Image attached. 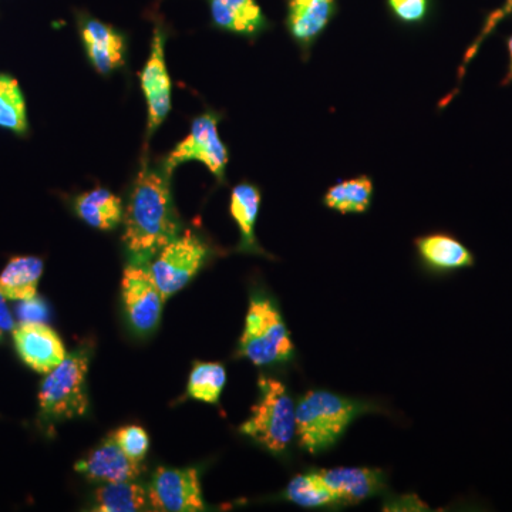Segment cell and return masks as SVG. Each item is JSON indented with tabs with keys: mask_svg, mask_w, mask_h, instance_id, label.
Instances as JSON below:
<instances>
[{
	"mask_svg": "<svg viewBox=\"0 0 512 512\" xmlns=\"http://www.w3.org/2000/svg\"><path fill=\"white\" fill-rule=\"evenodd\" d=\"M168 178L144 163L134 180L123 218V242L133 262H151L180 234Z\"/></svg>",
	"mask_w": 512,
	"mask_h": 512,
	"instance_id": "6da1fadb",
	"label": "cell"
},
{
	"mask_svg": "<svg viewBox=\"0 0 512 512\" xmlns=\"http://www.w3.org/2000/svg\"><path fill=\"white\" fill-rule=\"evenodd\" d=\"M366 410V404L328 392L311 390L296 406V437L309 454L323 453L338 443L349 424Z\"/></svg>",
	"mask_w": 512,
	"mask_h": 512,
	"instance_id": "7a4b0ae2",
	"label": "cell"
},
{
	"mask_svg": "<svg viewBox=\"0 0 512 512\" xmlns=\"http://www.w3.org/2000/svg\"><path fill=\"white\" fill-rule=\"evenodd\" d=\"M258 387V402L239 431L271 453H285L296 436L295 403L281 380L261 376Z\"/></svg>",
	"mask_w": 512,
	"mask_h": 512,
	"instance_id": "3957f363",
	"label": "cell"
},
{
	"mask_svg": "<svg viewBox=\"0 0 512 512\" xmlns=\"http://www.w3.org/2000/svg\"><path fill=\"white\" fill-rule=\"evenodd\" d=\"M238 355L259 367L284 363L293 356L291 335L278 306L261 293L249 301Z\"/></svg>",
	"mask_w": 512,
	"mask_h": 512,
	"instance_id": "277c9868",
	"label": "cell"
},
{
	"mask_svg": "<svg viewBox=\"0 0 512 512\" xmlns=\"http://www.w3.org/2000/svg\"><path fill=\"white\" fill-rule=\"evenodd\" d=\"M89 356L74 352L47 373L39 390L40 416L46 420H70L86 414L89 399L86 394V376Z\"/></svg>",
	"mask_w": 512,
	"mask_h": 512,
	"instance_id": "5b68a950",
	"label": "cell"
},
{
	"mask_svg": "<svg viewBox=\"0 0 512 512\" xmlns=\"http://www.w3.org/2000/svg\"><path fill=\"white\" fill-rule=\"evenodd\" d=\"M207 255V245L192 231L180 232L158 252L150 269L164 301L190 284L204 265Z\"/></svg>",
	"mask_w": 512,
	"mask_h": 512,
	"instance_id": "8992f818",
	"label": "cell"
},
{
	"mask_svg": "<svg viewBox=\"0 0 512 512\" xmlns=\"http://www.w3.org/2000/svg\"><path fill=\"white\" fill-rule=\"evenodd\" d=\"M220 117L214 113H205L192 121L187 137L174 148L164 163V173L170 177L178 165L188 161L204 164L218 181H224L229 161L228 148L221 140L218 131Z\"/></svg>",
	"mask_w": 512,
	"mask_h": 512,
	"instance_id": "52a82bcc",
	"label": "cell"
},
{
	"mask_svg": "<svg viewBox=\"0 0 512 512\" xmlns=\"http://www.w3.org/2000/svg\"><path fill=\"white\" fill-rule=\"evenodd\" d=\"M121 293L131 328L138 335H150L160 323L165 302L151 274L150 262H133L124 269Z\"/></svg>",
	"mask_w": 512,
	"mask_h": 512,
	"instance_id": "ba28073f",
	"label": "cell"
},
{
	"mask_svg": "<svg viewBox=\"0 0 512 512\" xmlns=\"http://www.w3.org/2000/svg\"><path fill=\"white\" fill-rule=\"evenodd\" d=\"M148 500L160 511L204 510L198 471L195 468H158L148 490Z\"/></svg>",
	"mask_w": 512,
	"mask_h": 512,
	"instance_id": "9c48e42d",
	"label": "cell"
},
{
	"mask_svg": "<svg viewBox=\"0 0 512 512\" xmlns=\"http://www.w3.org/2000/svg\"><path fill=\"white\" fill-rule=\"evenodd\" d=\"M13 342L20 359L43 375L52 372L67 356L62 339L47 323L20 322L13 329Z\"/></svg>",
	"mask_w": 512,
	"mask_h": 512,
	"instance_id": "30bf717a",
	"label": "cell"
},
{
	"mask_svg": "<svg viewBox=\"0 0 512 512\" xmlns=\"http://www.w3.org/2000/svg\"><path fill=\"white\" fill-rule=\"evenodd\" d=\"M141 89L148 107V133H154L171 111V79L164 56V35L156 29L151 52L141 72Z\"/></svg>",
	"mask_w": 512,
	"mask_h": 512,
	"instance_id": "8fae6325",
	"label": "cell"
},
{
	"mask_svg": "<svg viewBox=\"0 0 512 512\" xmlns=\"http://www.w3.org/2000/svg\"><path fill=\"white\" fill-rule=\"evenodd\" d=\"M323 483L338 498L339 505L363 503L379 494L386 485L382 470L363 467H336L318 470Z\"/></svg>",
	"mask_w": 512,
	"mask_h": 512,
	"instance_id": "7c38bea8",
	"label": "cell"
},
{
	"mask_svg": "<svg viewBox=\"0 0 512 512\" xmlns=\"http://www.w3.org/2000/svg\"><path fill=\"white\" fill-rule=\"evenodd\" d=\"M74 468L89 480L103 484L136 480L141 473L140 463L131 460L113 436L93 450L89 457L79 461Z\"/></svg>",
	"mask_w": 512,
	"mask_h": 512,
	"instance_id": "4fadbf2b",
	"label": "cell"
},
{
	"mask_svg": "<svg viewBox=\"0 0 512 512\" xmlns=\"http://www.w3.org/2000/svg\"><path fill=\"white\" fill-rule=\"evenodd\" d=\"M82 39L90 63L100 74H109L123 66L126 42L116 29L90 19L82 26Z\"/></svg>",
	"mask_w": 512,
	"mask_h": 512,
	"instance_id": "5bb4252c",
	"label": "cell"
},
{
	"mask_svg": "<svg viewBox=\"0 0 512 512\" xmlns=\"http://www.w3.org/2000/svg\"><path fill=\"white\" fill-rule=\"evenodd\" d=\"M45 264L37 256H15L0 274V292L9 301L36 298Z\"/></svg>",
	"mask_w": 512,
	"mask_h": 512,
	"instance_id": "9a60e30c",
	"label": "cell"
},
{
	"mask_svg": "<svg viewBox=\"0 0 512 512\" xmlns=\"http://www.w3.org/2000/svg\"><path fill=\"white\" fill-rule=\"evenodd\" d=\"M424 264L436 271H456L474 265V256L458 239L447 234H431L416 239Z\"/></svg>",
	"mask_w": 512,
	"mask_h": 512,
	"instance_id": "2e32d148",
	"label": "cell"
},
{
	"mask_svg": "<svg viewBox=\"0 0 512 512\" xmlns=\"http://www.w3.org/2000/svg\"><path fill=\"white\" fill-rule=\"evenodd\" d=\"M74 210L80 220L100 231L119 227L124 218L123 202L106 188L84 192L74 202Z\"/></svg>",
	"mask_w": 512,
	"mask_h": 512,
	"instance_id": "e0dca14e",
	"label": "cell"
},
{
	"mask_svg": "<svg viewBox=\"0 0 512 512\" xmlns=\"http://www.w3.org/2000/svg\"><path fill=\"white\" fill-rule=\"evenodd\" d=\"M211 15L218 28L254 36L265 28V18L256 0H211Z\"/></svg>",
	"mask_w": 512,
	"mask_h": 512,
	"instance_id": "ac0fdd59",
	"label": "cell"
},
{
	"mask_svg": "<svg viewBox=\"0 0 512 512\" xmlns=\"http://www.w3.org/2000/svg\"><path fill=\"white\" fill-rule=\"evenodd\" d=\"M333 0H291L288 28L303 47L311 45L332 18Z\"/></svg>",
	"mask_w": 512,
	"mask_h": 512,
	"instance_id": "d6986e66",
	"label": "cell"
},
{
	"mask_svg": "<svg viewBox=\"0 0 512 512\" xmlns=\"http://www.w3.org/2000/svg\"><path fill=\"white\" fill-rule=\"evenodd\" d=\"M261 191L254 184H239L232 190L231 215L241 232L239 249L251 254H264L255 238V224L261 208Z\"/></svg>",
	"mask_w": 512,
	"mask_h": 512,
	"instance_id": "ffe728a7",
	"label": "cell"
},
{
	"mask_svg": "<svg viewBox=\"0 0 512 512\" xmlns=\"http://www.w3.org/2000/svg\"><path fill=\"white\" fill-rule=\"evenodd\" d=\"M373 197V183L366 175L342 181L326 192L323 202L330 210L342 214H362L369 210Z\"/></svg>",
	"mask_w": 512,
	"mask_h": 512,
	"instance_id": "44dd1931",
	"label": "cell"
},
{
	"mask_svg": "<svg viewBox=\"0 0 512 512\" xmlns=\"http://www.w3.org/2000/svg\"><path fill=\"white\" fill-rule=\"evenodd\" d=\"M148 493L143 485L131 481L107 483L96 491V508L101 512H136L146 508Z\"/></svg>",
	"mask_w": 512,
	"mask_h": 512,
	"instance_id": "7402d4cb",
	"label": "cell"
},
{
	"mask_svg": "<svg viewBox=\"0 0 512 512\" xmlns=\"http://www.w3.org/2000/svg\"><path fill=\"white\" fill-rule=\"evenodd\" d=\"M0 127L18 136L29 130L26 101L18 80L5 73H0Z\"/></svg>",
	"mask_w": 512,
	"mask_h": 512,
	"instance_id": "603a6c76",
	"label": "cell"
},
{
	"mask_svg": "<svg viewBox=\"0 0 512 512\" xmlns=\"http://www.w3.org/2000/svg\"><path fill=\"white\" fill-rule=\"evenodd\" d=\"M285 497L303 508H322L339 505L336 495L323 483L318 471L299 474L292 478L286 488Z\"/></svg>",
	"mask_w": 512,
	"mask_h": 512,
	"instance_id": "cb8c5ba5",
	"label": "cell"
},
{
	"mask_svg": "<svg viewBox=\"0 0 512 512\" xmlns=\"http://www.w3.org/2000/svg\"><path fill=\"white\" fill-rule=\"evenodd\" d=\"M227 384V370L221 363H195L188 379L187 392L192 399L208 404L220 402Z\"/></svg>",
	"mask_w": 512,
	"mask_h": 512,
	"instance_id": "d4e9b609",
	"label": "cell"
},
{
	"mask_svg": "<svg viewBox=\"0 0 512 512\" xmlns=\"http://www.w3.org/2000/svg\"><path fill=\"white\" fill-rule=\"evenodd\" d=\"M114 440L117 441L121 450L127 454L131 460L141 463L148 453L150 447V439H148L147 431L140 426L121 427L113 434Z\"/></svg>",
	"mask_w": 512,
	"mask_h": 512,
	"instance_id": "484cf974",
	"label": "cell"
},
{
	"mask_svg": "<svg viewBox=\"0 0 512 512\" xmlns=\"http://www.w3.org/2000/svg\"><path fill=\"white\" fill-rule=\"evenodd\" d=\"M394 15L403 22H420L427 13V0H389Z\"/></svg>",
	"mask_w": 512,
	"mask_h": 512,
	"instance_id": "4316f807",
	"label": "cell"
},
{
	"mask_svg": "<svg viewBox=\"0 0 512 512\" xmlns=\"http://www.w3.org/2000/svg\"><path fill=\"white\" fill-rule=\"evenodd\" d=\"M512 13V0H507V3L501 8L500 10H497V12L493 13V15L490 16V19H488V22L485 23L483 33H481L480 37L476 40V43H474L473 46L468 49L466 60H464V66L468 62H470L471 59H473V56L476 55L478 47H480L481 42L490 35L491 32L495 29V26L498 25V23L501 22V20L507 18L508 15H511ZM464 66L461 67V73H463Z\"/></svg>",
	"mask_w": 512,
	"mask_h": 512,
	"instance_id": "83f0119b",
	"label": "cell"
},
{
	"mask_svg": "<svg viewBox=\"0 0 512 512\" xmlns=\"http://www.w3.org/2000/svg\"><path fill=\"white\" fill-rule=\"evenodd\" d=\"M20 322H42L46 323L49 318V309L42 299L33 298L29 301H22L18 308Z\"/></svg>",
	"mask_w": 512,
	"mask_h": 512,
	"instance_id": "f1b7e54d",
	"label": "cell"
},
{
	"mask_svg": "<svg viewBox=\"0 0 512 512\" xmlns=\"http://www.w3.org/2000/svg\"><path fill=\"white\" fill-rule=\"evenodd\" d=\"M16 323L8 306V299L0 292V328L5 332L15 329Z\"/></svg>",
	"mask_w": 512,
	"mask_h": 512,
	"instance_id": "f546056e",
	"label": "cell"
},
{
	"mask_svg": "<svg viewBox=\"0 0 512 512\" xmlns=\"http://www.w3.org/2000/svg\"><path fill=\"white\" fill-rule=\"evenodd\" d=\"M508 53H510V69H508L507 77L504 79V84L512 82V36L508 39Z\"/></svg>",
	"mask_w": 512,
	"mask_h": 512,
	"instance_id": "4dcf8cb0",
	"label": "cell"
},
{
	"mask_svg": "<svg viewBox=\"0 0 512 512\" xmlns=\"http://www.w3.org/2000/svg\"><path fill=\"white\" fill-rule=\"evenodd\" d=\"M3 333H5V330L0 328V340H2V338H3Z\"/></svg>",
	"mask_w": 512,
	"mask_h": 512,
	"instance_id": "1f68e13d",
	"label": "cell"
}]
</instances>
